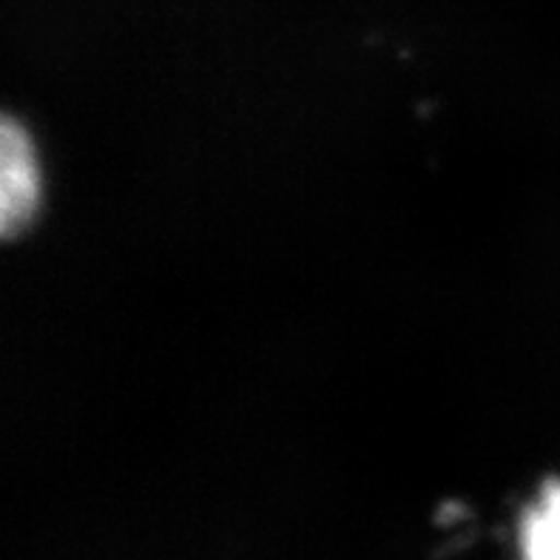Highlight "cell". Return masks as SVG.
I'll return each instance as SVG.
<instances>
[{
  "mask_svg": "<svg viewBox=\"0 0 560 560\" xmlns=\"http://www.w3.org/2000/svg\"><path fill=\"white\" fill-rule=\"evenodd\" d=\"M43 197V171L26 128L0 114V240L21 234L35 220Z\"/></svg>",
  "mask_w": 560,
  "mask_h": 560,
  "instance_id": "6da1fadb",
  "label": "cell"
},
{
  "mask_svg": "<svg viewBox=\"0 0 560 560\" xmlns=\"http://www.w3.org/2000/svg\"><path fill=\"white\" fill-rule=\"evenodd\" d=\"M521 555L524 560H560V481L547 483L524 515Z\"/></svg>",
  "mask_w": 560,
  "mask_h": 560,
  "instance_id": "7a4b0ae2",
  "label": "cell"
}]
</instances>
